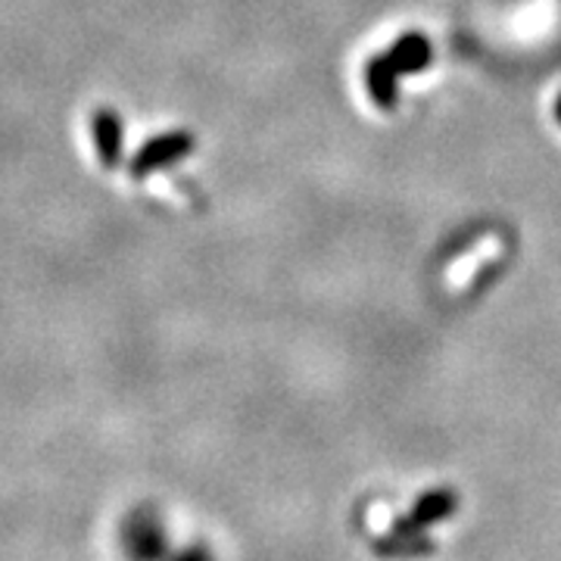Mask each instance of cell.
<instances>
[{"mask_svg":"<svg viewBox=\"0 0 561 561\" xmlns=\"http://www.w3.org/2000/svg\"><path fill=\"white\" fill-rule=\"evenodd\" d=\"M187 150H191V138H184V135L153 140V144H147V150L140 153V162L135 165V172H147V169H153V165H165V162H172L175 157H181V153H187Z\"/></svg>","mask_w":561,"mask_h":561,"instance_id":"obj_4","label":"cell"},{"mask_svg":"<svg viewBox=\"0 0 561 561\" xmlns=\"http://www.w3.org/2000/svg\"><path fill=\"white\" fill-rule=\"evenodd\" d=\"M98 128H101L103 157H106V160H116V153H119V125H116V119L103 116Z\"/></svg>","mask_w":561,"mask_h":561,"instance_id":"obj_6","label":"cell"},{"mask_svg":"<svg viewBox=\"0 0 561 561\" xmlns=\"http://www.w3.org/2000/svg\"><path fill=\"white\" fill-rule=\"evenodd\" d=\"M434 549V542L431 540H424V537H402V542H390V540H383L375 546V552L378 556H390V559H397V556H427Z\"/></svg>","mask_w":561,"mask_h":561,"instance_id":"obj_5","label":"cell"},{"mask_svg":"<svg viewBox=\"0 0 561 561\" xmlns=\"http://www.w3.org/2000/svg\"><path fill=\"white\" fill-rule=\"evenodd\" d=\"M459 505V496L453 490H434L427 496H421L419 505L412 508V515H405L402 522H397L393 534H419L427 524H437L443 518H449Z\"/></svg>","mask_w":561,"mask_h":561,"instance_id":"obj_3","label":"cell"},{"mask_svg":"<svg viewBox=\"0 0 561 561\" xmlns=\"http://www.w3.org/2000/svg\"><path fill=\"white\" fill-rule=\"evenodd\" d=\"M431 62V44L424 35H402L390 54H383L368 66V91L381 106L397 101V79L405 72H419Z\"/></svg>","mask_w":561,"mask_h":561,"instance_id":"obj_1","label":"cell"},{"mask_svg":"<svg viewBox=\"0 0 561 561\" xmlns=\"http://www.w3.org/2000/svg\"><path fill=\"white\" fill-rule=\"evenodd\" d=\"M169 561H213L209 559V552L203 549V546H191V549H184V552H179L175 559Z\"/></svg>","mask_w":561,"mask_h":561,"instance_id":"obj_7","label":"cell"},{"mask_svg":"<svg viewBox=\"0 0 561 561\" xmlns=\"http://www.w3.org/2000/svg\"><path fill=\"white\" fill-rule=\"evenodd\" d=\"M122 549L128 561H162L169 556V527L160 512L135 508L122 524Z\"/></svg>","mask_w":561,"mask_h":561,"instance_id":"obj_2","label":"cell"}]
</instances>
